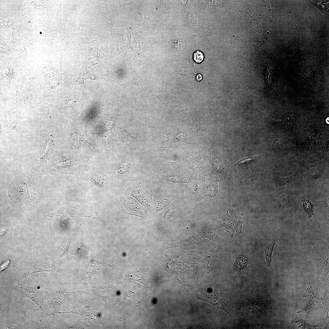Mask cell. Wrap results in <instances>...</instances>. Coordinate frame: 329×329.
<instances>
[{
	"label": "cell",
	"instance_id": "6da1fadb",
	"mask_svg": "<svg viewBox=\"0 0 329 329\" xmlns=\"http://www.w3.org/2000/svg\"><path fill=\"white\" fill-rule=\"evenodd\" d=\"M312 258L315 262L318 275H328V248L322 245L314 248L312 253Z\"/></svg>",
	"mask_w": 329,
	"mask_h": 329
},
{
	"label": "cell",
	"instance_id": "7a4b0ae2",
	"mask_svg": "<svg viewBox=\"0 0 329 329\" xmlns=\"http://www.w3.org/2000/svg\"><path fill=\"white\" fill-rule=\"evenodd\" d=\"M25 180L19 179L14 180L8 189V196L13 202L23 201L27 203L29 200L27 186Z\"/></svg>",
	"mask_w": 329,
	"mask_h": 329
},
{
	"label": "cell",
	"instance_id": "3957f363",
	"mask_svg": "<svg viewBox=\"0 0 329 329\" xmlns=\"http://www.w3.org/2000/svg\"><path fill=\"white\" fill-rule=\"evenodd\" d=\"M242 215L239 211V209H236L234 207H231L227 211L225 216V229L232 235V237L235 230L240 233H241L242 222L241 221V216Z\"/></svg>",
	"mask_w": 329,
	"mask_h": 329
},
{
	"label": "cell",
	"instance_id": "277c9868",
	"mask_svg": "<svg viewBox=\"0 0 329 329\" xmlns=\"http://www.w3.org/2000/svg\"><path fill=\"white\" fill-rule=\"evenodd\" d=\"M197 298L200 299V300L210 303L223 310L231 317L229 306L221 299L217 291L211 290L209 292L203 290L201 292L197 294Z\"/></svg>",
	"mask_w": 329,
	"mask_h": 329
},
{
	"label": "cell",
	"instance_id": "5b68a950",
	"mask_svg": "<svg viewBox=\"0 0 329 329\" xmlns=\"http://www.w3.org/2000/svg\"><path fill=\"white\" fill-rule=\"evenodd\" d=\"M197 126V124L189 129H182L175 133L172 139L175 146L178 148H181L186 145L193 144L195 130Z\"/></svg>",
	"mask_w": 329,
	"mask_h": 329
},
{
	"label": "cell",
	"instance_id": "8992f818",
	"mask_svg": "<svg viewBox=\"0 0 329 329\" xmlns=\"http://www.w3.org/2000/svg\"><path fill=\"white\" fill-rule=\"evenodd\" d=\"M260 157V156L257 155L244 159L239 161L235 164V166L239 169L245 173L252 172L253 170L255 162Z\"/></svg>",
	"mask_w": 329,
	"mask_h": 329
},
{
	"label": "cell",
	"instance_id": "52a82bcc",
	"mask_svg": "<svg viewBox=\"0 0 329 329\" xmlns=\"http://www.w3.org/2000/svg\"><path fill=\"white\" fill-rule=\"evenodd\" d=\"M43 271H52L53 270L45 264H37L29 267L26 270L24 275L26 276L34 272Z\"/></svg>",
	"mask_w": 329,
	"mask_h": 329
},
{
	"label": "cell",
	"instance_id": "ba28073f",
	"mask_svg": "<svg viewBox=\"0 0 329 329\" xmlns=\"http://www.w3.org/2000/svg\"><path fill=\"white\" fill-rule=\"evenodd\" d=\"M303 211L308 215L309 218L312 217L314 210V205L304 196L302 197Z\"/></svg>",
	"mask_w": 329,
	"mask_h": 329
},
{
	"label": "cell",
	"instance_id": "9c48e42d",
	"mask_svg": "<svg viewBox=\"0 0 329 329\" xmlns=\"http://www.w3.org/2000/svg\"><path fill=\"white\" fill-rule=\"evenodd\" d=\"M276 240H274L269 245L266 247L265 249V253L266 255L267 264L269 266L272 261V255L276 243Z\"/></svg>",
	"mask_w": 329,
	"mask_h": 329
},
{
	"label": "cell",
	"instance_id": "30bf717a",
	"mask_svg": "<svg viewBox=\"0 0 329 329\" xmlns=\"http://www.w3.org/2000/svg\"><path fill=\"white\" fill-rule=\"evenodd\" d=\"M296 172L293 175L287 177H281L278 175H274V177L277 183L280 186H284L289 184L291 182L292 179L295 176Z\"/></svg>",
	"mask_w": 329,
	"mask_h": 329
},
{
	"label": "cell",
	"instance_id": "8fae6325",
	"mask_svg": "<svg viewBox=\"0 0 329 329\" xmlns=\"http://www.w3.org/2000/svg\"><path fill=\"white\" fill-rule=\"evenodd\" d=\"M290 203L289 198L286 194H282L278 198L277 204L279 208H282L288 205Z\"/></svg>",
	"mask_w": 329,
	"mask_h": 329
},
{
	"label": "cell",
	"instance_id": "7c38bea8",
	"mask_svg": "<svg viewBox=\"0 0 329 329\" xmlns=\"http://www.w3.org/2000/svg\"><path fill=\"white\" fill-rule=\"evenodd\" d=\"M204 58L203 54L201 51L196 50L194 52L193 55V58L196 63H201L203 61Z\"/></svg>",
	"mask_w": 329,
	"mask_h": 329
},
{
	"label": "cell",
	"instance_id": "4fadbf2b",
	"mask_svg": "<svg viewBox=\"0 0 329 329\" xmlns=\"http://www.w3.org/2000/svg\"><path fill=\"white\" fill-rule=\"evenodd\" d=\"M287 146L285 143L281 140H278L275 141L274 147V150L276 151H280L283 150L285 147Z\"/></svg>",
	"mask_w": 329,
	"mask_h": 329
},
{
	"label": "cell",
	"instance_id": "5bb4252c",
	"mask_svg": "<svg viewBox=\"0 0 329 329\" xmlns=\"http://www.w3.org/2000/svg\"><path fill=\"white\" fill-rule=\"evenodd\" d=\"M91 179L94 183L99 187H101L103 184L102 179L99 176L94 175L92 176Z\"/></svg>",
	"mask_w": 329,
	"mask_h": 329
},
{
	"label": "cell",
	"instance_id": "9a60e30c",
	"mask_svg": "<svg viewBox=\"0 0 329 329\" xmlns=\"http://www.w3.org/2000/svg\"><path fill=\"white\" fill-rule=\"evenodd\" d=\"M69 246V242L68 241H65L62 243L60 248L59 249V255H63L67 250Z\"/></svg>",
	"mask_w": 329,
	"mask_h": 329
},
{
	"label": "cell",
	"instance_id": "2e32d148",
	"mask_svg": "<svg viewBox=\"0 0 329 329\" xmlns=\"http://www.w3.org/2000/svg\"><path fill=\"white\" fill-rule=\"evenodd\" d=\"M310 174L313 177H318L322 173L321 169L318 168H313L310 172Z\"/></svg>",
	"mask_w": 329,
	"mask_h": 329
},
{
	"label": "cell",
	"instance_id": "e0dca14e",
	"mask_svg": "<svg viewBox=\"0 0 329 329\" xmlns=\"http://www.w3.org/2000/svg\"><path fill=\"white\" fill-rule=\"evenodd\" d=\"M10 261L8 260L3 262L0 267V271H2L6 268L9 265Z\"/></svg>",
	"mask_w": 329,
	"mask_h": 329
},
{
	"label": "cell",
	"instance_id": "ac0fdd59",
	"mask_svg": "<svg viewBox=\"0 0 329 329\" xmlns=\"http://www.w3.org/2000/svg\"><path fill=\"white\" fill-rule=\"evenodd\" d=\"M202 79V76L200 74H198L196 76V79L198 81L201 80Z\"/></svg>",
	"mask_w": 329,
	"mask_h": 329
}]
</instances>
